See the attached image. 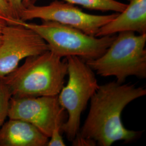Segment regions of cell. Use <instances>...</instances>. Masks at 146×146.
<instances>
[{
	"label": "cell",
	"instance_id": "obj_10",
	"mask_svg": "<svg viewBox=\"0 0 146 146\" xmlns=\"http://www.w3.org/2000/svg\"><path fill=\"white\" fill-rule=\"evenodd\" d=\"M49 137L23 120L10 119L0 128V146H47Z\"/></svg>",
	"mask_w": 146,
	"mask_h": 146
},
{
	"label": "cell",
	"instance_id": "obj_2",
	"mask_svg": "<svg viewBox=\"0 0 146 146\" xmlns=\"http://www.w3.org/2000/svg\"><path fill=\"white\" fill-rule=\"evenodd\" d=\"M68 75L66 58L48 50L26 58L1 80L13 98L58 96Z\"/></svg>",
	"mask_w": 146,
	"mask_h": 146
},
{
	"label": "cell",
	"instance_id": "obj_17",
	"mask_svg": "<svg viewBox=\"0 0 146 146\" xmlns=\"http://www.w3.org/2000/svg\"><path fill=\"white\" fill-rule=\"evenodd\" d=\"M5 25H5V23H3V22L0 21V34H1L2 31V29H3V27L5 26Z\"/></svg>",
	"mask_w": 146,
	"mask_h": 146
},
{
	"label": "cell",
	"instance_id": "obj_8",
	"mask_svg": "<svg viewBox=\"0 0 146 146\" xmlns=\"http://www.w3.org/2000/svg\"><path fill=\"white\" fill-rule=\"evenodd\" d=\"M64 111L58 102V95L11 97L8 117L31 123L49 138L55 125L64 122Z\"/></svg>",
	"mask_w": 146,
	"mask_h": 146
},
{
	"label": "cell",
	"instance_id": "obj_19",
	"mask_svg": "<svg viewBox=\"0 0 146 146\" xmlns=\"http://www.w3.org/2000/svg\"><path fill=\"white\" fill-rule=\"evenodd\" d=\"M1 42H2V35L1 34H0V45L1 44Z\"/></svg>",
	"mask_w": 146,
	"mask_h": 146
},
{
	"label": "cell",
	"instance_id": "obj_1",
	"mask_svg": "<svg viewBox=\"0 0 146 146\" xmlns=\"http://www.w3.org/2000/svg\"><path fill=\"white\" fill-rule=\"evenodd\" d=\"M146 95V89L135 84L115 81L99 86L90 100L88 114L77 135L95 141L100 146H110L117 141H135L142 131L127 129L121 114L129 103Z\"/></svg>",
	"mask_w": 146,
	"mask_h": 146
},
{
	"label": "cell",
	"instance_id": "obj_14",
	"mask_svg": "<svg viewBox=\"0 0 146 146\" xmlns=\"http://www.w3.org/2000/svg\"><path fill=\"white\" fill-rule=\"evenodd\" d=\"M63 123H57L52 133L50 136V140H49L47 143L48 146H66V143L63 140L61 134V126Z\"/></svg>",
	"mask_w": 146,
	"mask_h": 146
},
{
	"label": "cell",
	"instance_id": "obj_9",
	"mask_svg": "<svg viewBox=\"0 0 146 146\" xmlns=\"http://www.w3.org/2000/svg\"><path fill=\"white\" fill-rule=\"evenodd\" d=\"M123 31L146 34V0H129L125 9L102 27L95 36L112 35Z\"/></svg>",
	"mask_w": 146,
	"mask_h": 146
},
{
	"label": "cell",
	"instance_id": "obj_6",
	"mask_svg": "<svg viewBox=\"0 0 146 146\" xmlns=\"http://www.w3.org/2000/svg\"><path fill=\"white\" fill-rule=\"evenodd\" d=\"M118 13L107 15H94L84 12L67 2L55 0L46 5L31 4L21 11L20 20L34 19L54 21L77 28L84 33L95 36L100 29L117 15Z\"/></svg>",
	"mask_w": 146,
	"mask_h": 146
},
{
	"label": "cell",
	"instance_id": "obj_15",
	"mask_svg": "<svg viewBox=\"0 0 146 146\" xmlns=\"http://www.w3.org/2000/svg\"><path fill=\"white\" fill-rule=\"evenodd\" d=\"M11 7V9L17 20H20L21 11L25 8L23 4V0H5Z\"/></svg>",
	"mask_w": 146,
	"mask_h": 146
},
{
	"label": "cell",
	"instance_id": "obj_5",
	"mask_svg": "<svg viewBox=\"0 0 146 146\" xmlns=\"http://www.w3.org/2000/svg\"><path fill=\"white\" fill-rule=\"evenodd\" d=\"M66 58L68 82L58 95V100L68 115L61 126V131L72 142L79 133L81 114L100 85L95 72L82 58L75 56Z\"/></svg>",
	"mask_w": 146,
	"mask_h": 146
},
{
	"label": "cell",
	"instance_id": "obj_13",
	"mask_svg": "<svg viewBox=\"0 0 146 146\" xmlns=\"http://www.w3.org/2000/svg\"><path fill=\"white\" fill-rule=\"evenodd\" d=\"M17 20L11 7L5 0H0V21L7 25H15Z\"/></svg>",
	"mask_w": 146,
	"mask_h": 146
},
{
	"label": "cell",
	"instance_id": "obj_18",
	"mask_svg": "<svg viewBox=\"0 0 146 146\" xmlns=\"http://www.w3.org/2000/svg\"><path fill=\"white\" fill-rule=\"evenodd\" d=\"M27 1H28V0H23V5H24L25 7V5H26Z\"/></svg>",
	"mask_w": 146,
	"mask_h": 146
},
{
	"label": "cell",
	"instance_id": "obj_7",
	"mask_svg": "<svg viewBox=\"0 0 146 146\" xmlns=\"http://www.w3.org/2000/svg\"><path fill=\"white\" fill-rule=\"evenodd\" d=\"M1 35L0 80L14 70L22 59L49 50L37 33L19 23L5 25Z\"/></svg>",
	"mask_w": 146,
	"mask_h": 146
},
{
	"label": "cell",
	"instance_id": "obj_4",
	"mask_svg": "<svg viewBox=\"0 0 146 146\" xmlns=\"http://www.w3.org/2000/svg\"><path fill=\"white\" fill-rule=\"evenodd\" d=\"M36 24L19 20L21 24L37 33L46 42L49 50L61 58L75 56L85 61L100 57L114 41L116 34L89 35L77 28L50 21Z\"/></svg>",
	"mask_w": 146,
	"mask_h": 146
},
{
	"label": "cell",
	"instance_id": "obj_11",
	"mask_svg": "<svg viewBox=\"0 0 146 146\" xmlns=\"http://www.w3.org/2000/svg\"><path fill=\"white\" fill-rule=\"evenodd\" d=\"M38 0H28L25 7L34 4ZM74 5H81L86 9L102 12L111 11L120 13L123 11L127 4L117 0H64Z\"/></svg>",
	"mask_w": 146,
	"mask_h": 146
},
{
	"label": "cell",
	"instance_id": "obj_3",
	"mask_svg": "<svg viewBox=\"0 0 146 146\" xmlns=\"http://www.w3.org/2000/svg\"><path fill=\"white\" fill-rule=\"evenodd\" d=\"M146 34L120 32L100 57L86 62L100 76H114L119 84L131 76L146 78Z\"/></svg>",
	"mask_w": 146,
	"mask_h": 146
},
{
	"label": "cell",
	"instance_id": "obj_12",
	"mask_svg": "<svg viewBox=\"0 0 146 146\" xmlns=\"http://www.w3.org/2000/svg\"><path fill=\"white\" fill-rule=\"evenodd\" d=\"M11 98L9 90L5 84L0 80V128L8 117Z\"/></svg>",
	"mask_w": 146,
	"mask_h": 146
},
{
	"label": "cell",
	"instance_id": "obj_16",
	"mask_svg": "<svg viewBox=\"0 0 146 146\" xmlns=\"http://www.w3.org/2000/svg\"><path fill=\"white\" fill-rule=\"evenodd\" d=\"M72 142L73 144L72 145L75 146H94L96 145V143L95 141L84 139L78 135L76 136L75 138Z\"/></svg>",
	"mask_w": 146,
	"mask_h": 146
}]
</instances>
